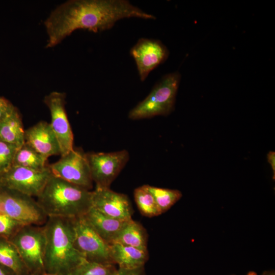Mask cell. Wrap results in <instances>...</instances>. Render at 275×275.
I'll return each instance as SVG.
<instances>
[{
  "instance_id": "obj_1",
  "label": "cell",
  "mask_w": 275,
  "mask_h": 275,
  "mask_svg": "<svg viewBox=\"0 0 275 275\" xmlns=\"http://www.w3.org/2000/svg\"><path fill=\"white\" fill-rule=\"evenodd\" d=\"M155 17L126 0H69L53 9L44 21L46 47H53L77 30L98 33L111 29L121 19Z\"/></svg>"
},
{
  "instance_id": "obj_2",
  "label": "cell",
  "mask_w": 275,
  "mask_h": 275,
  "mask_svg": "<svg viewBox=\"0 0 275 275\" xmlns=\"http://www.w3.org/2000/svg\"><path fill=\"white\" fill-rule=\"evenodd\" d=\"M43 227L46 238L44 271L70 275L86 260L74 244L73 219L48 217Z\"/></svg>"
},
{
  "instance_id": "obj_3",
  "label": "cell",
  "mask_w": 275,
  "mask_h": 275,
  "mask_svg": "<svg viewBox=\"0 0 275 275\" xmlns=\"http://www.w3.org/2000/svg\"><path fill=\"white\" fill-rule=\"evenodd\" d=\"M92 195V191L52 175L36 201L47 217L73 219L91 208Z\"/></svg>"
},
{
  "instance_id": "obj_4",
  "label": "cell",
  "mask_w": 275,
  "mask_h": 275,
  "mask_svg": "<svg viewBox=\"0 0 275 275\" xmlns=\"http://www.w3.org/2000/svg\"><path fill=\"white\" fill-rule=\"evenodd\" d=\"M180 80L178 72L163 76L149 94L130 110L129 118L139 120L169 114L174 108Z\"/></svg>"
},
{
  "instance_id": "obj_5",
  "label": "cell",
  "mask_w": 275,
  "mask_h": 275,
  "mask_svg": "<svg viewBox=\"0 0 275 275\" xmlns=\"http://www.w3.org/2000/svg\"><path fill=\"white\" fill-rule=\"evenodd\" d=\"M8 240L16 248L31 273L44 272L46 238L43 226L24 225Z\"/></svg>"
},
{
  "instance_id": "obj_6",
  "label": "cell",
  "mask_w": 275,
  "mask_h": 275,
  "mask_svg": "<svg viewBox=\"0 0 275 275\" xmlns=\"http://www.w3.org/2000/svg\"><path fill=\"white\" fill-rule=\"evenodd\" d=\"M0 214L24 225H44L48 217L33 197L0 187Z\"/></svg>"
},
{
  "instance_id": "obj_7",
  "label": "cell",
  "mask_w": 275,
  "mask_h": 275,
  "mask_svg": "<svg viewBox=\"0 0 275 275\" xmlns=\"http://www.w3.org/2000/svg\"><path fill=\"white\" fill-rule=\"evenodd\" d=\"M73 223L75 248L86 259L102 264H114L111 257L109 244L97 234L84 215L73 218Z\"/></svg>"
},
{
  "instance_id": "obj_8",
  "label": "cell",
  "mask_w": 275,
  "mask_h": 275,
  "mask_svg": "<svg viewBox=\"0 0 275 275\" xmlns=\"http://www.w3.org/2000/svg\"><path fill=\"white\" fill-rule=\"evenodd\" d=\"M52 175L48 166L41 170L12 166L0 175V187L37 197Z\"/></svg>"
},
{
  "instance_id": "obj_9",
  "label": "cell",
  "mask_w": 275,
  "mask_h": 275,
  "mask_svg": "<svg viewBox=\"0 0 275 275\" xmlns=\"http://www.w3.org/2000/svg\"><path fill=\"white\" fill-rule=\"evenodd\" d=\"M48 167L55 177L89 190L92 188L86 153L80 149L73 148Z\"/></svg>"
},
{
  "instance_id": "obj_10",
  "label": "cell",
  "mask_w": 275,
  "mask_h": 275,
  "mask_svg": "<svg viewBox=\"0 0 275 275\" xmlns=\"http://www.w3.org/2000/svg\"><path fill=\"white\" fill-rule=\"evenodd\" d=\"M91 175L96 187L109 186L128 162L129 155L125 150L104 153H86Z\"/></svg>"
},
{
  "instance_id": "obj_11",
  "label": "cell",
  "mask_w": 275,
  "mask_h": 275,
  "mask_svg": "<svg viewBox=\"0 0 275 275\" xmlns=\"http://www.w3.org/2000/svg\"><path fill=\"white\" fill-rule=\"evenodd\" d=\"M66 98L65 92L53 91L43 99L50 112L49 124L59 143L61 156L73 149V134L65 109Z\"/></svg>"
},
{
  "instance_id": "obj_12",
  "label": "cell",
  "mask_w": 275,
  "mask_h": 275,
  "mask_svg": "<svg viewBox=\"0 0 275 275\" xmlns=\"http://www.w3.org/2000/svg\"><path fill=\"white\" fill-rule=\"evenodd\" d=\"M130 54L135 61L140 78L143 81L153 70L167 60L169 51L159 40L142 38L130 49Z\"/></svg>"
},
{
  "instance_id": "obj_13",
  "label": "cell",
  "mask_w": 275,
  "mask_h": 275,
  "mask_svg": "<svg viewBox=\"0 0 275 275\" xmlns=\"http://www.w3.org/2000/svg\"><path fill=\"white\" fill-rule=\"evenodd\" d=\"M92 207L113 218H132V208L127 197L109 188L96 187L92 191Z\"/></svg>"
},
{
  "instance_id": "obj_14",
  "label": "cell",
  "mask_w": 275,
  "mask_h": 275,
  "mask_svg": "<svg viewBox=\"0 0 275 275\" xmlns=\"http://www.w3.org/2000/svg\"><path fill=\"white\" fill-rule=\"evenodd\" d=\"M25 142L47 158L60 155L56 136L50 124L46 121H41L25 130Z\"/></svg>"
},
{
  "instance_id": "obj_15",
  "label": "cell",
  "mask_w": 275,
  "mask_h": 275,
  "mask_svg": "<svg viewBox=\"0 0 275 275\" xmlns=\"http://www.w3.org/2000/svg\"><path fill=\"white\" fill-rule=\"evenodd\" d=\"M84 216L94 230L108 244L111 243L119 232L131 219L113 218L92 207Z\"/></svg>"
},
{
  "instance_id": "obj_16",
  "label": "cell",
  "mask_w": 275,
  "mask_h": 275,
  "mask_svg": "<svg viewBox=\"0 0 275 275\" xmlns=\"http://www.w3.org/2000/svg\"><path fill=\"white\" fill-rule=\"evenodd\" d=\"M113 262L123 269L144 267L148 259L147 250L118 243L109 244Z\"/></svg>"
},
{
  "instance_id": "obj_17",
  "label": "cell",
  "mask_w": 275,
  "mask_h": 275,
  "mask_svg": "<svg viewBox=\"0 0 275 275\" xmlns=\"http://www.w3.org/2000/svg\"><path fill=\"white\" fill-rule=\"evenodd\" d=\"M0 139L20 147L25 142V130L18 109L12 112L0 122Z\"/></svg>"
},
{
  "instance_id": "obj_18",
  "label": "cell",
  "mask_w": 275,
  "mask_h": 275,
  "mask_svg": "<svg viewBox=\"0 0 275 275\" xmlns=\"http://www.w3.org/2000/svg\"><path fill=\"white\" fill-rule=\"evenodd\" d=\"M147 250V236L143 227L131 219L111 242Z\"/></svg>"
},
{
  "instance_id": "obj_19",
  "label": "cell",
  "mask_w": 275,
  "mask_h": 275,
  "mask_svg": "<svg viewBox=\"0 0 275 275\" xmlns=\"http://www.w3.org/2000/svg\"><path fill=\"white\" fill-rule=\"evenodd\" d=\"M0 264L11 269L17 275H28L31 273L15 246L8 239L1 237Z\"/></svg>"
},
{
  "instance_id": "obj_20",
  "label": "cell",
  "mask_w": 275,
  "mask_h": 275,
  "mask_svg": "<svg viewBox=\"0 0 275 275\" xmlns=\"http://www.w3.org/2000/svg\"><path fill=\"white\" fill-rule=\"evenodd\" d=\"M47 159L25 142L17 150L12 166L41 170L48 167Z\"/></svg>"
},
{
  "instance_id": "obj_21",
  "label": "cell",
  "mask_w": 275,
  "mask_h": 275,
  "mask_svg": "<svg viewBox=\"0 0 275 275\" xmlns=\"http://www.w3.org/2000/svg\"><path fill=\"white\" fill-rule=\"evenodd\" d=\"M134 197L136 204L143 215L153 217L161 214L153 195L148 190L147 185L135 189Z\"/></svg>"
},
{
  "instance_id": "obj_22",
  "label": "cell",
  "mask_w": 275,
  "mask_h": 275,
  "mask_svg": "<svg viewBox=\"0 0 275 275\" xmlns=\"http://www.w3.org/2000/svg\"><path fill=\"white\" fill-rule=\"evenodd\" d=\"M148 190L153 195L161 214L168 210L182 196L177 189L159 188L147 185Z\"/></svg>"
},
{
  "instance_id": "obj_23",
  "label": "cell",
  "mask_w": 275,
  "mask_h": 275,
  "mask_svg": "<svg viewBox=\"0 0 275 275\" xmlns=\"http://www.w3.org/2000/svg\"><path fill=\"white\" fill-rule=\"evenodd\" d=\"M117 271L114 264H102L86 259L70 275H116Z\"/></svg>"
},
{
  "instance_id": "obj_24",
  "label": "cell",
  "mask_w": 275,
  "mask_h": 275,
  "mask_svg": "<svg viewBox=\"0 0 275 275\" xmlns=\"http://www.w3.org/2000/svg\"><path fill=\"white\" fill-rule=\"evenodd\" d=\"M18 148L0 139V175L7 171L12 166Z\"/></svg>"
},
{
  "instance_id": "obj_25",
  "label": "cell",
  "mask_w": 275,
  "mask_h": 275,
  "mask_svg": "<svg viewBox=\"0 0 275 275\" xmlns=\"http://www.w3.org/2000/svg\"><path fill=\"white\" fill-rule=\"evenodd\" d=\"M24 225L14 218L0 214V237L9 239Z\"/></svg>"
},
{
  "instance_id": "obj_26",
  "label": "cell",
  "mask_w": 275,
  "mask_h": 275,
  "mask_svg": "<svg viewBox=\"0 0 275 275\" xmlns=\"http://www.w3.org/2000/svg\"><path fill=\"white\" fill-rule=\"evenodd\" d=\"M15 107L9 100L0 96V122L8 116Z\"/></svg>"
},
{
  "instance_id": "obj_27",
  "label": "cell",
  "mask_w": 275,
  "mask_h": 275,
  "mask_svg": "<svg viewBox=\"0 0 275 275\" xmlns=\"http://www.w3.org/2000/svg\"><path fill=\"white\" fill-rule=\"evenodd\" d=\"M116 275H145L144 267L134 269L119 268Z\"/></svg>"
},
{
  "instance_id": "obj_28",
  "label": "cell",
  "mask_w": 275,
  "mask_h": 275,
  "mask_svg": "<svg viewBox=\"0 0 275 275\" xmlns=\"http://www.w3.org/2000/svg\"><path fill=\"white\" fill-rule=\"evenodd\" d=\"M267 159L269 163L271 166L273 172V178H275V152L274 151H270L267 155Z\"/></svg>"
},
{
  "instance_id": "obj_29",
  "label": "cell",
  "mask_w": 275,
  "mask_h": 275,
  "mask_svg": "<svg viewBox=\"0 0 275 275\" xmlns=\"http://www.w3.org/2000/svg\"><path fill=\"white\" fill-rule=\"evenodd\" d=\"M0 275H17L8 268L0 264Z\"/></svg>"
},
{
  "instance_id": "obj_30",
  "label": "cell",
  "mask_w": 275,
  "mask_h": 275,
  "mask_svg": "<svg viewBox=\"0 0 275 275\" xmlns=\"http://www.w3.org/2000/svg\"><path fill=\"white\" fill-rule=\"evenodd\" d=\"M261 275H275L274 270L271 269L269 270L264 271Z\"/></svg>"
},
{
  "instance_id": "obj_31",
  "label": "cell",
  "mask_w": 275,
  "mask_h": 275,
  "mask_svg": "<svg viewBox=\"0 0 275 275\" xmlns=\"http://www.w3.org/2000/svg\"><path fill=\"white\" fill-rule=\"evenodd\" d=\"M246 275H257V273L254 271H250Z\"/></svg>"
},
{
  "instance_id": "obj_32",
  "label": "cell",
  "mask_w": 275,
  "mask_h": 275,
  "mask_svg": "<svg viewBox=\"0 0 275 275\" xmlns=\"http://www.w3.org/2000/svg\"><path fill=\"white\" fill-rule=\"evenodd\" d=\"M40 275H56V274L46 272L44 271L42 273H41Z\"/></svg>"
},
{
  "instance_id": "obj_33",
  "label": "cell",
  "mask_w": 275,
  "mask_h": 275,
  "mask_svg": "<svg viewBox=\"0 0 275 275\" xmlns=\"http://www.w3.org/2000/svg\"><path fill=\"white\" fill-rule=\"evenodd\" d=\"M28 275H40V274H37V273H30Z\"/></svg>"
},
{
  "instance_id": "obj_34",
  "label": "cell",
  "mask_w": 275,
  "mask_h": 275,
  "mask_svg": "<svg viewBox=\"0 0 275 275\" xmlns=\"http://www.w3.org/2000/svg\"><path fill=\"white\" fill-rule=\"evenodd\" d=\"M231 275H235V274H231Z\"/></svg>"
}]
</instances>
